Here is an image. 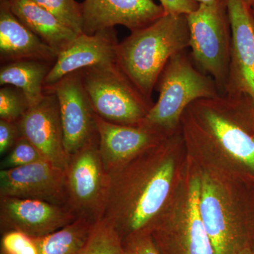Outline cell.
Segmentation results:
<instances>
[{
    "label": "cell",
    "instance_id": "cell-1",
    "mask_svg": "<svg viewBox=\"0 0 254 254\" xmlns=\"http://www.w3.org/2000/svg\"><path fill=\"white\" fill-rule=\"evenodd\" d=\"M140 156L110 173L109 198L103 218L113 224L123 240L150 230L168 199L173 182L172 159L156 160L154 154Z\"/></svg>",
    "mask_w": 254,
    "mask_h": 254
},
{
    "label": "cell",
    "instance_id": "cell-2",
    "mask_svg": "<svg viewBox=\"0 0 254 254\" xmlns=\"http://www.w3.org/2000/svg\"><path fill=\"white\" fill-rule=\"evenodd\" d=\"M187 15L165 14L154 23L131 32L116 52L119 68L146 99L174 55L190 48Z\"/></svg>",
    "mask_w": 254,
    "mask_h": 254
},
{
    "label": "cell",
    "instance_id": "cell-3",
    "mask_svg": "<svg viewBox=\"0 0 254 254\" xmlns=\"http://www.w3.org/2000/svg\"><path fill=\"white\" fill-rule=\"evenodd\" d=\"M187 123L237 160L254 178V103L246 94L202 98L187 107Z\"/></svg>",
    "mask_w": 254,
    "mask_h": 254
},
{
    "label": "cell",
    "instance_id": "cell-4",
    "mask_svg": "<svg viewBox=\"0 0 254 254\" xmlns=\"http://www.w3.org/2000/svg\"><path fill=\"white\" fill-rule=\"evenodd\" d=\"M155 89L159 93L158 101L141 126L161 133L175 128L187 107L193 102L220 95L213 78L195 67L185 50L170 58Z\"/></svg>",
    "mask_w": 254,
    "mask_h": 254
},
{
    "label": "cell",
    "instance_id": "cell-5",
    "mask_svg": "<svg viewBox=\"0 0 254 254\" xmlns=\"http://www.w3.org/2000/svg\"><path fill=\"white\" fill-rule=\"evenodd\" d=\"M187 19L193 63L213 78L220 94H225L232 43L226 0L199 4L196 10L187 15Z\"/></svg>",
    "mask_w": 254,
    "mask_h": 254
},
{
    "label": "cell",
    "instance_id": "cell-6",
    "mask_svg": "<svg viewBox=\"0 0 254 254\" xmlns=\"http://www.w3.org/2000/svg\"><path fill=\"white\" fill-rule=\"evenodd\" d=\"M95 114L109 123L141 126L155 103L133 86L116 63L81 70Z\"/></svg>",
    "mask_w": 254,
    "mask_h": 254
},
{
    "label": "cell",
    "instance_id": "cell-7",
    "mask_svg": "<svg viewBox=\"0 0 254 254\" xmlns=\"http://www.w3.org/2000/svg\"><path fill=\"white\" fill-rule=\"evenodd\" d=\"M64 173L66 207L76 219L95 223L104 218L111 176L100 154L98 133L68 157Z\"/></svg>",
    "mask_w": 254,
    "mask_h": 254
},
{
    "label": "cell",
    "instance_id": "cell-8",
    "mask_svg": "<svg viewBox=\"0 0 254 254\" xmlns=\"http://www.w3.org/2000/svg\"><path fill=\"white\" fill-rule=\"evenodd\" d=\"M56 95L66 154L76 153L98 133L95 114L87 93L81 71L66 75L44 89Z\"/></svg>",
    "mask_w": 254,
    "mask_h": 254
},
{
    "label": "cell",
    "instance_id": "cell-9",
    "mask_svg": "<svg viewBox=\"0 0 254 254\" xmlns=\"http://www.w3.org/2000/svg\"><path fill=\"white\" fill-rule=\"evenodd\" d=\"M226 2L232 43L225 93L248 95L254 103L253 8L242 0H226Z\"/></svg>",
    "mask_w": 254,
    "mask_h": 254
},
{
    "label": "cell",
    "instance_id": "cell-10",
    "mask_svg": "<svg viewBox=\"0 0 254 254\" xmlns=\"http://www.w3.org/2000/svg\"><path fill=\"white\" fill-rule=\"evenodd\" d=\"M0 197L31 198L66 206L64 170L46 160L1 170Z\"/></svg>",
    "mask_w": 254,
    "mask_h": 254
},
{
    "label": "cell",
    "instance_id": "cell-11",
    "mask_svg": "<svg viewBox=\"0 0 254 254\" xmlns=\"http://www.w3.org/2000/svg\"><path fill=\"white\" fill-rule=\"evenodd\" d=\"M76 219L65 205L31 198L0 197L1 232L18 230L28 236L41 238Z\"/></svg>",
    "mask_w": 254,
    "mask_h": 254
},
{
    "label": "cell",
    "instance_id": "cell-12",
    "mask_svg": "<svg viewBox=\"0 0 254 254\" xmlns=\"http://www.w3.org/2000/svg\"><path fill=\"white\" fill-rule=\"evenodd\" d=\"M81 4L83 33L87 35L118 25L136 31L165 14L163 6L153 0H84Z\"/></svg>",
    "mask_w": 254,
    "mask_h": 254
},
{
    "label": "cell",
    "instance_id": "cell-13",
    "mask_svg": "<svg viewBox=\"0 0 254 254\" xmlns=\"http://www.w3.org/2000/svg\"><path fill=\"white\" fill-rule=\"evenodd\" d=\"M18 125L21 136L39 150L45 160L65 170L68 156L64 143L59 103L54 93L45 91L44 98L31 107Z\"/></svg>",
    "mask_w": 254,
    "mask_h": 254
},
{
    "label": "cell",
    "instance_id": "cell-14",
    "mask_svg": "<svg viewBox=\"0 0 254 254\" xmlns=\"http://www.w3.org/2000/svg\"><path fill=\"white\" fill-rule=\"evenodd\" d=\"M200 180H190L187 196L186 214L175 228L167 225L153 227L152 236L161 254H215L200 218Z\"/></svg>",
    "mask_w": 254,
    "mask_h": 254
},
{
    "label": "cell",
    "instance_id": "cell-15",
    "mask_svg": "<svg viewBox=\"0 0 254 254\" xmlns=\"http://www.w3.org/2000/svg\"><path fill=\"white\" fill-rule=\"evenodd\" d=\"M119 44L115 28L93 35L78 34L58 58L45 80L44 89L69 73L97 65L115 63Z\"/></svg>",
    "mask_w": 254,
    "mask_h": 254
},
{
    "label": "cell",
    "instance_id": "cell-16",
    "mask_svg": "<svg viewBox=\"0 0 254 254\" xmlns=\"http://www.w3.org/2000/svg\"><path fill=\"white\" fill-rule=\"evenodd\" d=\"M100 151L110 173L155 148L163 133L145 126H127L105 121L96 115Z\"/></svg>",
    "mask_w": 254,
    "mask_h": 254
},
{
    "label": "cell",
    "instance_id": "cell-17",
    "mask_svg": "<svg viewBox=\"0 0 254 254\" xmlns=\"http://www.w3.org/2000/svg\"><path fill=\"white\" fill-rule=\"evenodd\" d=\"M200 218L215 254H238L250 245L236 222L228 216L217 184L208 176L200 180Z\"/></svg>",
    "mask_w": 254,
    "mask_h": 254
},
{
    "label": "cell",
    "instance_id": "cell-18",
    "mask_svg": "<svg viewBox=\"0 0 254 254\" xmlns=\"http://www.w3.org/2000/svg\"><path fill=\"white\" fill-rule=\"evenodd\" d=\"M58 53L36 36L0 0V58L1 63L38 60L54 64Z\"/></svg>",
    "mask_w": 254,
    "mask_h": 254
},
{
    "label": "cell",
    "instance_id": "cell-19",
    "mask_svg": "<svg viewBox=\"0 0 254 254\" xmlns=\"http://www.w3.org/2000/svg\"><path fill=\"white\" fill-rule=\"evenodd\" d=\"M10 9L36 36L59 55L78 34L32 0H7Z\"/></svg>",
    "mask_w": 254,
    "mask_h": 254
},
{
    "label": "cell",
    "instance_id": "cell-20",
    "mask_svg": "<svg viewBox=\"0 0 254 254\" xmlns=\"http://www.w3.org/2000/svg\"><path fill=\"white\" fill-rule=\"evenodd\" d=\"M53 64L38 60L5 63L0 68V85L12 86L23 92L30 108L45 97L44 83Z\"/></svg>",
    "mask_w": 254,
    "mask_h": 254
},
{
    "label": "cell",
    "instance_id": "cell-21",
    "mask_svg": "<svg viewBox=\"0 0 254 254\" xmlns=\"http://www.w3.org/2000/svg\"><path fill=\"white\" fill-rule=\"evenodd\" d=\"M95 223L78 218L46 236L36 238L41 254H78Z\"/></svg>",
    "mask_w": 254,
    "mask_h": 254
},
{
    "label": "cell",
    "instance_id": "cell-22",
    "mask_svg": "<svg viewBox=\"0 0 254 254\" xmlns=\"http://www.w3.org/2000/svg\"><path fill=\"white\" fill-rule=\"evenodd\" d=\"M78 254H126L121 235L105 218L95 222Z\"/></svg>",
    "mask_w": 254,
    "mask_h": 254
},
{
    "label": "cell",
    "instance_id": "cell-23",
    "mask_svg": "<svg viewBox=\"0 0 254 254\" xmlns=\"http://www.w3.org/2000/svg\"><path fill=\"white\" fill-rule=\"evenodd\" d=\"M46 9L76 34L83 33L81 4L76 0H32Z\"/></svg>",
    "mask_w": 254,
    "mask_h": 254
},
{
    "label": "cell",
    "instance_id": "cell-24",
    "mask_svg": "<svg viewBox=\"0 0 254 254\" xmlns=\"http://www.w3.org/2000/svg\"><path fill=\"white\" fill-rule=\"evenodd\" d=\"M29 108V103L22 91L12 86L1 88L0 120L18 123Z\"/></svg>",
    "mask_w": 254,
    "mask_h": 254
},
{
    "label": "cell",
    "instance_id": "cell-25",
    "mask_svg": "<svg viewBox=\"0 0 254 254\" xmlns=\"http://www.w3.org/2000/svg\"><path fill=\"white\" fill-rule=\"evenodd\" d=\"M45 160L27 138L21 136L16 142L1 163V170L26 166Z\"/></svg>",
    "mask_w": 254,
    "mask_h": 254
},
{
    "label": "cell",
    "instance_id": "cell-26",
    "mask_svg": "<svg viewBox=\"0 0 254 254\" xmlns=\"http://www.w3.org/2000/svg\"><path fill=\"white\" fill-rule=\"evenodd\" d=\"M0 254H41L36 238L18 230L2 232Z\"/></svg>",
    "mask_w": 254,
    "mask_h": 254
},
{
    "label": "cell",
    "instance_id": "cell-27",
    "mask_svg": "<svg viewBox=\"0 0 254 254\" xmlns=\"http://www.w3.org/2000/svg\"><path fill=\"white\" fill-rule=\"evenodd\" d=\"M123 245L126 254H161L148 230L125 237Z\"/></svg>",
    "mask_w": 254,
    "mask_h": 254
},
{
    "label": "cell",
    "instance_id": "cell-28",
    "mask_svg": "<svg viewBox=\"0 0 254 254\" xmlns=\"http://www.w3.org/2000/svg\"><path fill=\"white\" fill-rule=\"evenodd\" d=\"M21 136L18 123L0 120V155H6Z\"/></svg>",
    "mask_w": 254,
    "mask_h": 254
},
{
    "label": "cell",
    "instance_id": "cell-29",
    "mask_svg": "<svg viewBox=\"0 0 254 254\" xmlns=\"http://www.w3.org/2000/svg\"><path fill=\"white\" fill-rule=\"evenodd\" d=\"M165 14L188 15L194 11L199 4L194 0H159Z\"/></svg>",
    "mask_w": 254,
    "mask_h": 254
},
{
    "label": "cell",
    "instance_id": "cell-30",
    "mask_svg": "<svg viewBox=\"0 0 254 254\" xmlns=\"http://www.w3.org/2000/svg\"><path fill=\"white\" fill-rule=\"evenodd\" d=\"M238 254H254V246L251 247V248L243 251V252H240V253Z\"/></svg>",
    "mask_w": 254,
    "mask_h": 254
},
{
    "label": "cell",
    "instance_id": "cell-31",
    "mask_svg": "<svg viewBox=\"0 0 254 254\" xmlns=\"http://www.w3.org/2000/svg\"><path fill=\"white\" fill-rule=\"evenodd\" d=\"M198 4H207V3L213 2L215 0H194Z\"/></svg>",
    "mask_w": 254,
    "mask_h": 254
},
{
    "label": "cell",
    "instance_id": "cell-32",
    "mask_svg": "<svg viewBox=\"0 0 254 254\" xmlns=\"http://www.w3.org/2000/svg\"><path fill=\"white\" fill-rule=\"evenodd\" d=\"M242 1H243L246 4L250 5L252 8H254V0H242Z\"/></svg>",
    "mask_w": 254,
    "mask_h": 254
},
{
    "label": "cell",
    "instance_id": "cell-33",
    "mask_svg": "<svg viewBox=\"0 0 254 254\" xmlns=\"http://www.w3.org/2000/svg\"><path fill=\"white\" fill-rule=\"evenodd\" d=\"M253 11H254V8H253Z\"/></svg>",
    "mask_w": 254,
    "mask_h": 254
}]
</instances>
